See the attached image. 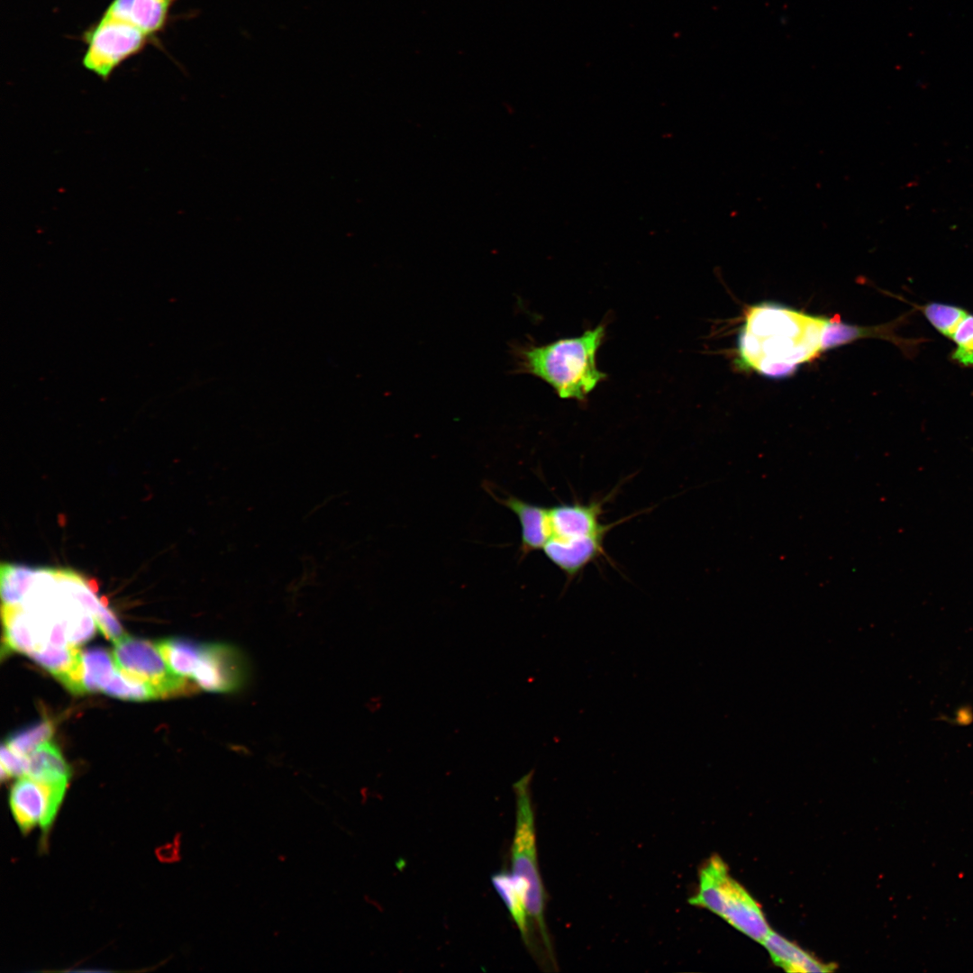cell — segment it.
I'll return each mask as SVG.
<instances>
[{
    "mask_svg": "<svg viewBox=\"0 0 973 973\" xmlns=\"http://www.w3.org/2000/svg\"><path fill=\"white\" fill-rule=\"evenodd\" d=\"M830 319L773 303L750 306L738 338L737 363L774 378L816 357Z\"/></svg>",
    "mask_w": 973,
    "mask_h": 973,
    "instance_id": "obj_1",
    "label": "cell"
},
{
    "mask_svg": "<svg viewBox=\"0 0 973 973\" xmlns=\"http://www.w3.org/2000/svg\"><path fill=\"white\" fill-rule=\"evenodd\" d=\"M605 335L601 324L544 345L514 346L516 368L549 384L560 398L583 401L606 378L596 364Z\"/></svg>",
    "mask_w": 973,
    "mask_h": 973,
    "instance_id": "obj_2",
    "label": "cell"
},
{
    "mask_svg": "<svg viewBox=\"0 0 973 973\" xmlns=\"http://www.w3.org/2000/svg\"><path fill=\"white\" fill-rule=\"evenodd\" d=\"M532 776L533 770H531L513 784L516 808L511 850V875L523 900L530 925L533 924L537 929L546 952L554 960L544 918L546 894L538 864L535 819L531 790Z\"/></svg>",
    "mask_w": 973,
    "mask_h": 973,
    "instance_id": "obj_3",
    "label": "cell"
},
{
    "mask_svg": "<svg viewBox=\"0 0 973 973\" xmlns=\"http://www.w3.org/2000/svg\"><path fill=\"white\" fill-rule=\"evenodd\" d=\"M688 903L711 911L760 943L771 931L759 905L731 877L727 864L717 855L700 868L698 887Z\"/></svg>",
    "mask_w": 973,
    "mask_h": 973,
    "instance_id": "obj_4",
    "label": "cell"
},
{
    "mask_svg": "<svg viewBox=\"0 0 973 973\" xmlns=\"http://www.w3.org/2000/svg\"><path fill=\"white\" fill-rule=\"evenodd\" d=\"M150 38L130 22L105 12L83 35L86 48L82 64L105 81L123 62L139 53Z\"/></svg>",
    "mask_w": 973,
    "mask_h": 973,
    "instance_id": "obj_5",
    "label": "cell"
},
{
    "mask_svg": "<svg viewBox=\"0 0 973 973\" xmlns=\"http://www.w3.org/2000/svg\"><path fill=\"white\" fill-rule=\"evenodd\" d=\"M114 644L113 656L119 672L124 677L150 684L159 698L186 696L197 691L195 682L170 670L156 644L126 634Z\"/></svg>",
    "mask_w": 973,
    "mask_h": 973,
    "instance_id": "obj_6",
    "label": "cell"
},
{
    "mask_svg": "<svg viewBox=\"0 0 973 973\" xmlns=\"http://www.w3.org/2000/svg\"><path fill=\"white\" fill-rule=\"evenodd\" d=\"M68 783L47 782L22 776L13 785L9 804L22 832L35 826L46 831L52 823L65 796Z\"/></svg>",
    "mask_w": 973,
    "mask_h": 973,
    "instance_id": "obj_7",
    "label": "cell"
},
{
    "mask_svg": "<svg viewBox=\"0 0 973 973\" xmlns=\"http://www.w3.org/2000/svg\"><path fill=\"white\" fill-rule=\"evenodd\" d=\"M249 673L247 659L235 646L223 642L202 643L190 678L207 692L232 693L245 685Z\"/></svg>",
    "mask_w": 973,
    "mask_h": 973,
    "instance_id": "obj_8",
    "label": "cell"
},
{
    "mask_svg": "<svg viewBox=\"0 0 973 973\" xmlns=\"http://www.w3.org/2000/svg\"><path fill=\"white\" fill-rule=\"evenodd\" d=\"M604 502L562 503L549 508L551 537L577 538L608 532L615 524L600 522Z\"/></svg>",
    "mask_w": 973,
    "mask_h": 973,
    "instance_id": "obj_9",
    "label": "cell"
},
{
    "mask_svg": "<svg viewBox=\"0 0 973 973\" xmlns=\"http://www.w3.org/2000/svg\"><path fill=\"white\" fill-rule=\"evenodd\" d=\"M606 533L568 539L550 537L542 550L551 563L572 578L604 554Z\"/></svg>",
    "mask_w": 973,
    "mask_h": 973,
    "instance_id": "obj_10",
    "label": "cell"
},
{
    "mask_svg": "<svg viewBox=\"0 0 973 973\" xmlns=\"http://www.w3.org/2000/svg\"><path fill=\"white\" fill-rule=\"evenodd\" d=\"M489 493L517 516L521 526V555L526 556L542 549L551 537L549 508L511 495L498 496L491 491Z\"/></svg>",
    "mask_w": 973,
    "mask_h": 973,
    "instance_id": "obj_11",
    "label": "cell"
},
{
    "mask_svg": "<svg viewBox=\"0 0 973 973\" xmlns=\"http://www.w3.org/2000/svg\"><path fill=\"white\" fill-rule=\"evenodd\" d=\"M29 657L48 670L70 692L77 695L86 692L82 652L76 646L55 647L47 644L32 652Z\"/></svg>",
    "mask_w": 973,
    "mask_h": 973,
    "instance_id": "obj_12",
    "label": "cell"
},
{
    "mask_svg": "<svg viewBox=\"0 0 973 973\" xmlns=\"http://www.w3.org/2000/svg\"><path fill=\"white\" fill-rule=\"evenodd\" d=\"M176 0H113L105 12L126 20L149 37L163 30Z\"/></svg>",
    "mask_w": 973,
    "mask_h": 973,
    "instance_id": "obj_13",
    "label": "cell"
},
{
    "mask_svg": "<svg viewBox=\"0 0 973 973\" xmlns=\"http://www.w3.org/2000/svg\"><path fill=\"white\" fill-rule=\"evenodd\" d=\"M761 944L768 951L773 962L787 972H830L835 968L834 965L819 961L799 946L772 930Z\"/></svg>",
    "mask_w": 973,
    "mask_h": 973,
    "instance_id": "obj_14",
    "label": "cell"
},
{
    "mask_svg": "<svg viewBox=\"0 0 973 973\" xmlns=\"http://www.w3.org/2000/svg\"><path fill=\"white\" fill-rule=\"evenodd\" d=\"M24 776L41 781L68 783L71 777V768L58 746L47 741L26 757Z\"/></svg>",
    "mask_w": 973,
    "mask_h": 973,
    "instance_id": "obj_15",
    "label": "cell"
},
{
    "mask_svg": "<svg viewBox=\"0 0 973 973\" xmlns=\"http://www.w3.org/2000/svg\"><path fill=\"white\" fill-rule=\"evenodd\" d=\"M2 619L6 649L28 656L38 649L32 623L22 606L2 605Z\"/></svg>",
    "mask_w": 973,
    "mask_h": 973,
    "instance_id": "obj_16",
    "label": "cell"
},
{
    "mask_svg": "<svg viewBox=\"0 0 973 973\" xmlns=\"http://www.w3.org/2000/svg\"><path fill=\"white\" fill-rule=\"evenodd\" d=\"M155 644L171 671L185 677H191L202 643L185 638H167Z\"/></svg>",
    "mask_w": 973,
    "mask_h": 973,
    "instance_id": "obj_17",
    "label": "cell"
},
{
    "mask_svg": "<svg viewBox=\"0 0 973 973\" xmlns=\"http://www.w3.org/2000/svg\"><path fill=\"white\" fill-rule=\"evenodd\" d=\"M84 664V687L86 692H101L117 670L113 653L94 647L82 652Z\"/></svg>",
    "mask_w": 973,
    "mask_h": 973,
    "instance_id": "obj_18",
    "label": "cell"
},
{
    "mask_svg": "<svg viewBox=\"0 0 973 973\" xmlns=\"http://www.w3.org/2000/svg\"><path fill=\"white\" fill-rule=\"evenodd\" d=\"M37 567L16 563H2L0 591L2 605L20 606L29 589Z\"/></svg>",
    "mask_w": 973,
    "mask_h": 973,
    "instance_id": "obj_19",
    "label": "cell"
},
{
    "mask_svg": "<svg viewBox=\"0 0 973 973\" xmlns=\"http://www.w3.org/2000/svg\"><path fill=\"white\" fill-rule=\"evenodd\" d=\"M491 881L519 929L523 940L529 946L531 925L523 900L514 885L512 875L502 870L492 875Z\"/></svg>",
    "mask_w": 973,
    "mask_h": 973,
    "instance_id": "obj_20",
    "label": "cell"
},
{
    "mask_svg": "<svg viewBox=\"0 0 973 973\" xmlns=\"http://www.w3.org/2000/svg\"><path fill=\"white\" fill-rule=\"evenodd\" d=\"M923 313L928 322L943 336L951 339L959 323L968 312L958 305L931 302L923 305H914Z\"/></svg>",
    "mask_w": 973,
    "mask_h": 973,
    "instance_id": "obj_21",
    "label": "cell"
},
{
    "mask_svg": "<svg viewBox=\"0 0 973 973\" xmlns=\"http://www.w3.org/2000/svg\"><path fill=\"white\" fill-rule=\"evenodd\" d=\"M54 729L53 723L44 719L14 732L6 738L5 743L14 752L26 758L40 744L52 736Z\"/></svg>",
    "mask_w": 973,
    "mask_h": 973,
    "instance_id": "obj_22",
    "label": "cell"
},
{
    "mask_svg": "<svg viewBox=\"0 0 973 973\" xmlns=\"http://www.w3.org/2000/svg\"><path fill=\"white\" fill-rule=\"evenodd\" d=\"M102 692L124 700L146 701L159 698L150 684L124 677L118 669Z\"/></svg>",
    "mask_w": 973,
    "mask_h": 973,
    "instance_id": "obj_23",
    "label": "cell"
},
{
    "mask_svg": "<svg viewBox=\"0 0 973 973\" xmlns=\"http://www.w3.org/2000/svg\"><path fill=\"white\" fill-rule=\"evenodd\" d=\"M954 349L951 359L965 367H973V314H968L951 337Z\"/></svg>",
    "mask_w": 973,
    "mask_h": 973,
    "instance_id": "obj_24",
    "label": "cell"
},
{
    "mask_svg": "<svg viewBox=\"0 0 973 973\" xmlns=\"http://www.w3.org/2000/svg\"><path fill=\"white\" fill-rule=\"evenodd\" d=\"M1 778L22 777L26 772V758L14 752L5 743L1 747Z\"/></svg>",
    "mask_w": 973,
    "mask_h": 973,
    "instance_id": "obj_25",
    "label": "cell"
}]
</instances>
